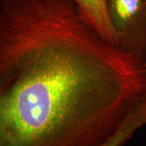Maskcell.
Listing matches in <instances>:
<instances>
[{"label": "cell", "mask_w": 146, "mask_h": 146, "mask_svg": "<svg viewBox=\"0 0 146 146\" xmlns=\"http://www.w3.org/2000/svg\"><path fill=\"white\" fill-rule=\"evenodd\" d=\"M144 59L74 0H0V146H100L146 95Z\"/></svg>", "instance_id": "1"}, {"label": "cell", "mask_w": 146, "mask_h": 146, "mask_svg": "<svg viewBox=\"0 0 146 146\" xmlns=\"http://www.w3.org/2000/svg\"><path fill=\"white\" fill-rule=\"evenodd\" d=\"M114 45L125 54L146 56V0H107Z\"/></svg>", "instance_id": "2"}, {"label": "cell", "mask_w": 146, "mask_h": 146, "mask_svg": "<svg viewBox=\"0 0 146 146\" xmlns=\"http://www.w3.org/2000/svg\"><path fill=\"white\" fill-rule=\"evenodd\" d=\"M82 17L104 39L114 45L115 39L110 21L107 0H74Z\"/></svg>", "instance_id": "3"}, {"label": "cell", "mask_w": 146, "mask_h": 146, "mask_svg": "<svg viewBox=\"0 0 146 146\" xmlns=\"http://www.w3.org/2000/svg\"><path fill=\"white\" fill-rule=\"evenodd\" d=\"M141 127L140 120L134 115H129L118 129L100 146H124Z\"/></svg>", "instance_id": "4"}, {"label": "cell", "mask_w": 146, "mask_h": 146, "mask_svg": "<svg viewBox=\"0 0 146 146\" xmlns=\"http://www.w3.org/2000/svg\"><path fill=\"white\" fill-rule=\"evenodd\" d=\"M144 68H145V70L146 72V56L145 57V59H144Z\"/></svg>", "instance_id": "5"}]
</instances>
